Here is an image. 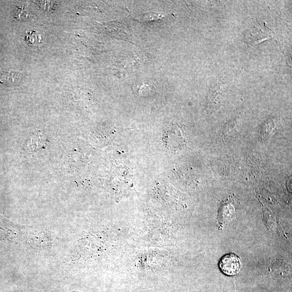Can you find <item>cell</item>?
<instances>
[{"label": "cell", "instance_id": "obj_1", "mask_svg": "<svg viewBox=\"0 0 292 292\" xmlns=\"http://www.w3.org/2000/svg\"><path fill=\"white\" fill-rule=\"evenodd\" d=\"M163 141L168 149H180L186 143L184 131L178 125L171 127L165 133Z\"/></svg>", "mask_w": 292, "mask_h": 292}, {"label": "cell", "instance_id": "obj_2", "mask_svg": "<svg viewBox=\"0 0 292 292\" xmlns=\"http://www.w3.org/2000/svg\"><path fill=\"white\" fill-rule=\"evenodd\" d=\"M219 266L222 273L228 276H234L241 270L242 261L238 255L230 253L222 257Z\"/></svg>", "mask_w": 292, "mask_h": 292}, {"label": "cell", "instance_id": "obj_3", "mask_svg": "<svg viewBox=\"0 0 292 292\" xmlns=\"http://www.w3.org/2000/svg\"><path fill=\"white\" fill-rule=\"evenodd\" d=\"M22 74L14 71H4L0 73V83L7 86H13L20 83Z\"/></svg>", "mask_w": 292, "mask_h": 292}, {"label": "cell", "instance_id": "obj_4", "mask_svg": "<svg viewBox=\"0 0 292 292\" xmlns=\"http://www.w3.org/2000/svg\"><path fill=\"white\" fill-rule=\"evenodd\" d=\"M25 40L30 45H37L41 43L42 37L36 30H34L33 31L26 32Z\"/></svg>", "mask_w": 292, "mask_h": 292}]
</instances>
